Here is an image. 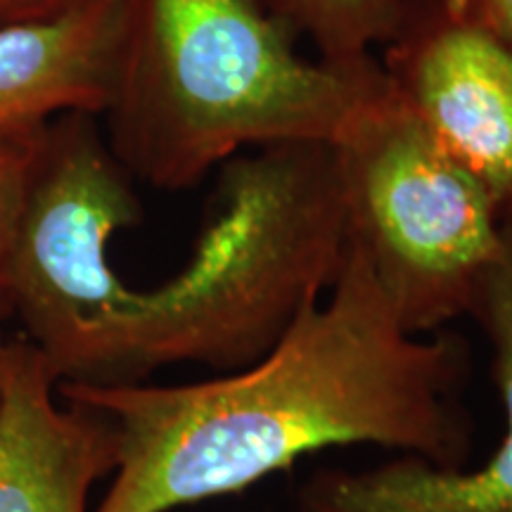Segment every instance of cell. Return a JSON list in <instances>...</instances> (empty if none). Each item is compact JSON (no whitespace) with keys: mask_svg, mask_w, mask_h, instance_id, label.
<instances>
[{"mask_svg":"<svg viewBox=\"0 0 512 512\" xmlns=\"http://www.w3.org/2000/svg\"><path fill=\"white\" fill-rule=\"evenodd\" d=\"M465 344L413 335L361 252L264 356L188 384H74L57 394L112 422L117 467L93 512H174L238 496L335 446L463 467Z\"/></svg>","mask_w":512,"mask_h":512,"instance_id":"6da1fadb","label":"cell"},{"mask_svg":"<svg viewBox=\"0 0 512 512\" xmlns=\"http://www.w3.org/2000/svg\"><path fill=\"white\" fill-rule=\"evenodd\" d=\"M254 0H124L107 143L157 190H188L254 147L330 143L389 88L380 60L335 67Z\"/></svg>","mask_w":512,"mask_h":512,"instance_id":"7a4b0ae2","label":"cell"},{"mask_svg":"<svg viewBox=\"0 0 512 512\" xmlns=\"http://www.w3.org/2000/svg\"><path fill=\"white\" fill-rule=\"evenodd\" d=\"M347 256L335 145L278 143L233 157L188 264L136 290L121 330V384L183 363L249 366L332 290Z\"/></svg>","mask_w":512,"mask_h":512,"instance_id":"3957f363","label":"cell"},{"mask_svg":"<svg viewBox=\"0 0 512 512\" xmlns=\"http://www.w3.org/2000/svg\"><path fill=\"white\" fill-rule=\"evenodd\" d=\"M140 221L133 176L100 117L64 114L41 128L10 256L12 318L60 382L121 384V330L136 290L110 242Z\"/></svg>","mask_w":512,"mask_h":512,"instance_id":"277c9868","label":"cell"},{"mask_svg":"<svg viewBox=\"0 0 512 512\" xmlns=\"http://www.w3.org/2000/svg\"><path fill=\"white\" fill-rule=\"evenodd\" d=\"M351 247L403 328L437 335L472 304L501 249L503 209L453 162L392 83L335 145Z\"/></svg>","mask_w":512,"mask_h":512,"instance_id":"5b68a950","label":"cell"},{"mask_svg":"<svg viewBox=\"0 0 512 512\" xmlns=\"http://www.w3.org/2000/svg\"><path fill=\"white\" fill-rule=\"evenodd\" d=\"M382 69L408 112L498 207L512 202V48L465 0H408Z\"/></svg>","mask_w":512,"mask_h":512,"instance_id":"8992f818","label":"cell"},{"mask_svg":"<svg viewBox=\"0 0 512 512\" xmlns=\"http://www.w3.org/2000/svg\"><path fill=\"white\" fill-rule=\"evenodd\" d=\"M470 316L491 347L505 430L475 470L394 456L363 470H320L304 484L299 512H512V202L501 214V249Z\"/></svg>","mask_w":512,"mask_h":512,"instance_id":"52a82bcc","label":"cell"},{"mask_svg":"<svg viewBox=\"0 0 512 512\" xmlns=\"http://www.w3.org/2000/svg\"><path fill=\"white\" fill-rule=\"evenodd\" d=\"M46 356L0 330V512H91V491L117 467L112 422L57 406Z\"/></svg>","mask_w":512,"mask_h":512,"instance_id":"ba28073f","label":"cell"},{"mask_svg":"<svg viewBox=\"0 0 512 512\" xmlns=\"http://www.w3.org/2000/svg\"><path fill=\"white\" fill-rule=\"evenodd\" d=\"M124 0H86L48 22L0 29V138L64 114L100 117L117 79Z\"/></svg>","mask_w":512,"mask_h":512,"instance_id":"9c48e42d","label":"cell"},{"mask_svg":"<svg viewBox=\"0 0 512 512\" xmlns=\"http://www.w3.org/2000/svg\"><path fill=\"white\" fill-rule=\"evenodd\" d=\"M290 34L309 38L318 60L361 67L396 36L408 0H254Z\"/></svg>","mask_w":512,"mask_h":512,"instance_id":"30bf717a","label":"cell"},{"mask_svg":"<svg viewBox=\"0 0 512 512\" xmlns=\"http://www.w3.org/2000/svg\"><path fill=\"white\" fill-rule=\"evenodd\" d=\"M41 128L22 136L0 138V330L12 320L10 256L27 183L34 166Z\"/></svg>","mask_w":512,"mask_h":512,"instance_id":"8fae6325","label":"cell"},{"mask_svg":"<svg viewBox=\"0 0 512 512\" xmlns=\"http://www.w3.org/2000/svg\"><path fill=\"white\" fill-rule=\"evenodd\" d=\"M83 3L86 0H0V29L48 22Z\"/></svg>","mask_w":512,"mask_h":512,"instance_id":"7c38bea8","label":"cell"},{"mask_svg":"<svg viewBox=\"0 0 512 512\" xmlns=\"http://www.w3.org/2000/svg\"><path fill=\"white\" fill-rule=\"evenodd\" d=\"M465 3L512 48V0H465Z\"/></svg>","mask_w":512,"mask_h":512,"instance_id":"4fadbf2b","label":"cell"}]
</instances>
